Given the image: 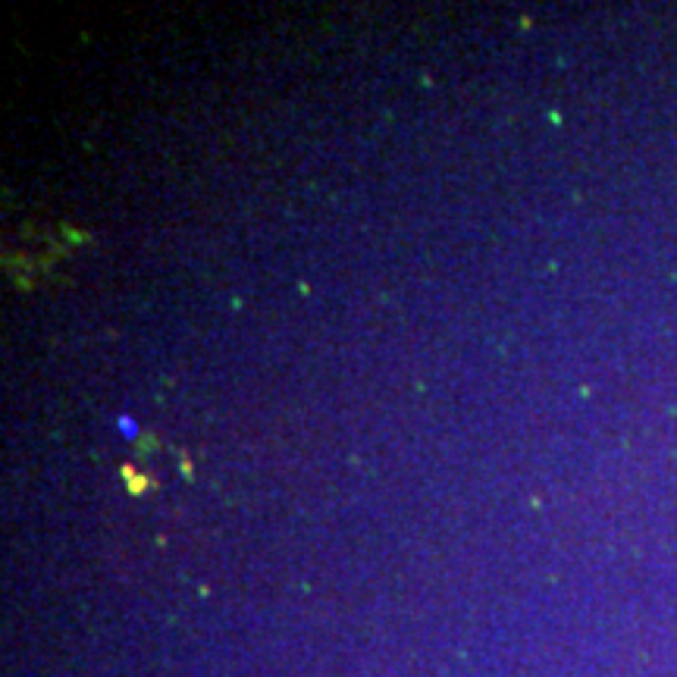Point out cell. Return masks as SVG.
Segmentation results:
<instances>
[{
  "instance_id": "1",
  "label": "cell",
  "mask_w": 677,
  "mask_h": 677,
  "mask_svg": "<svg viewBox=\"0 0 677 677\" xmlns=\"http://www.w3.org/2000/svg\"><path fill=\"white\" fill-rule=\"evenodd\" d=\"M113 427H116V433H120L123 439H138V433H141L138 420H135V417H132V414H116Z\"/></svg>"
}]
</instances>
